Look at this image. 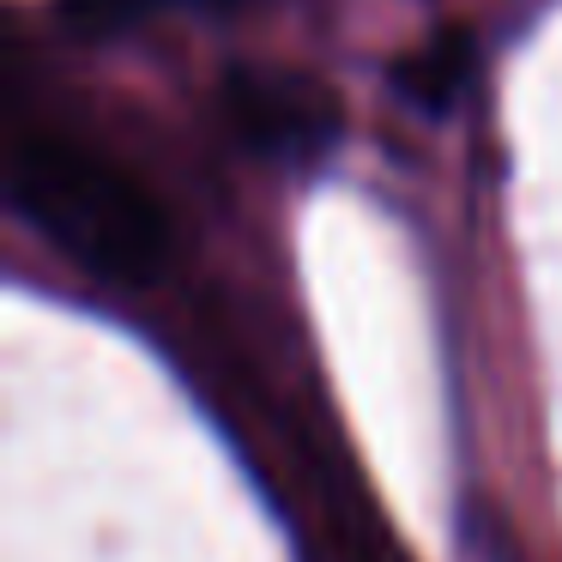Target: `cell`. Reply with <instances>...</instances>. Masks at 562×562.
Listing matches in <instances>:
<instances>
[{"mask_svg": "<svg viewBox=\"0 0 562 562\" xmlns=\"http://www.w3.org/2000/svg\"><path fill=\"white\" fill-rule=\"evenodd\" d=\"M13 206L86 272L146 284L170 255L164 206L103 151L67 134H25L13 146Z\"/></svg>", "mask_w": 562, "mask_h": 562, "instance_id": "6da1fadb", "label": "cell"}, {"mask_svg": "<svg viewBox=\"0 0 562 562\" xmlns=\"http://www.w3.org/2000/svg\"><path fill=\"white\" fill-rule=\"evenodd\" d=\"M224 115L255 151L272 158H308L333 139L339 110L333 98L303 74H279V67H243L224 86Z\"/></svg>", "mask_w": 562, "mask_h": 562, "instance_id": "7a4b0ae2", "label": "cell"}, {"mask_svg": "<svg viewBox=\"0 0 562 562\" xmlns=\"http://www.w3.org/2000/svg\"><path fill=\"white\" fill-rule=\"evenodd\" d=\"M465 67H472V49H465V37H460V31H436L424 49H412V55L400 61V91L417 103V110L441 115L453 98H460Z\"/></svg>", "mask_w": 562, "mask_h": 562, "instance_id": "3957f363", "label": "cell"}]
</instances>
